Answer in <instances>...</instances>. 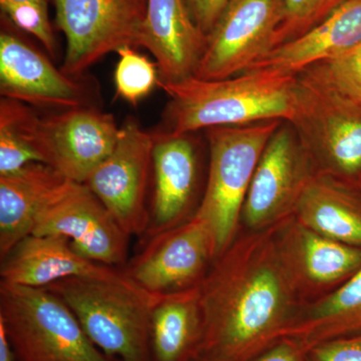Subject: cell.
Returning a JSON list of instances; mask_svg holds the SVG:
<instances>
[{"mask_svg":"<svg viewBox=\"0 0 361 361\" xmlns=\"http://www.w3.org/2000/svg\"><path fill=\"white\" fill-rule=\"evenodd\" d=\"M276 226L235 238L199 286L203 337L194 361H248L283 339L301 307Z\"/></svg>","mask_w":361,"mask_h":361,"instance_id":"cell-1","label":"cell"},{"mask_svg":"<svg viewBox=\"0 0 361 361\" xmlns=\"http://www.w3.org/2000/svg\"><path fill=\"white\" fill-rule=\"evenodd\" d=\"M296 75L245 71L222 80L196 77L160 82L169 97L158 130L173 134L265 121H288L295 104Z\"/></svg>","mask_w":361,"mask_h":361,"instance_id":"cell-2","label":"cell"},{"mask_svg":"<svg viewBox=\"0 0 361 361\" xmlns=\"http://www.w3.org/2000/svg\"><path fill=\"white\" fill-rule=\"evenodd\" d=\"M61 297L90 341L115 361H152L151 313L157 297L123 274L71 277L44 287Z\"/></svg>","mask_w":361,"mask_h":361,"instance_id":"cell-3","label":"cell"},{"mask_svg":"<svg viewBox=\"0 0 361 361\" xmlns=\"http://www.w3.org/2000/svg\"><path fill=\"white\" fill-rule=\"evenodd\" d=\"M283 122L265 121L204 130L209 149L208 173L193 217L203 223L210 235L215 260L236 238L237 225L259 159Z\"/></svg>","mask_w":361,"mask_h":361,"instance_id":"cell-4","label":"cell"},{"mask_svg":"<svg viewBox=\"0 0 361 361\" xmlns=\"http://www.w3.org/2000/svg\"><path fill=\"white\" fill-rule=\"evenodd\" d=\"M289 123L310 155L316 174L361 191V106L336 92L313 68L296 75Z\"/></svg>","mask_w":361,"mask_h":361,"instance_id":"cell-5","label":"cell"},{"mask_svg":"<svg viewBox=\"0 0 361 361\" xmlns=\"http://www.w3.org/2000/svg\"><path fill=\"white\" fill-rule=\"evenodd\" d=\"M0 324L16 361H115L90 341L65 301L47 288L0 282Z\"/></svg>","mask_w":361,"mask_h":361,"instance_id":"cell-6","label":"cell"},{"mask_svg":"<svg viewBox=\"0 0 361 361\" xmlns=\"http://www.w3.org/2000/svg\"><path fill=\"white\" fill-rule=\"evenodd\" d=\"M14 118L23 137L42 163L66 179L84 183L115 149L120 127L102 108L51 111L39 116L35 109L11 99Z\"/></svg>","mask_w":361,"mask_h":361,"instance_id":"cell-7","label":"cell"},{"mask_svg":"<svg viewBox=\"0 0 361 361\" xmlns=\"http://www.w3.org/2000/svg\"><path fill=\"white\" fill-rule=\"evenodd\" d=\"M0 94L49 111L102 108L96 78L59 70L4 14L0 16Z\"/></svg>","mask_w":361,"mask_h":361,"instance_id":"cell-8","label":"cell"},{"mask_svg":"<svg viewBox=\"0 0 361 361\" xmlns=\"http://www.w3.org/2000/svg\"><path fill=\"white\" fill-rule=\"evenodd\" d=\"M56 26L65 35L61 71L87 73L90 66L123 47H139L148 0H52Z\"/></svg>","mask_w":361,"mask_h":361,"instance_id":"cell-9","label":"cell"},{"mask_svg":"<svg viewBox=\"0 0 361 361\" xmlns=\"http://www.w3.org/2000/svg\"><path fill=\"white\" fill-rule=\"evenodd\" d=\"M152 132L129 116L110 156L84 183L130 236H144L149 223Z\"/></svg>","mask_w":361,"mask_h":361,"instance_id":"cell-10","label":"cell"},{"mask_svg":"<svg viewBox=\"0 0 361 361\" xmlns=\"http://www.w3.org/2000/svg\"><path fill=\"white\" fill-rule=\"evenodd\" d=\"M316 175L293 126L284 121L270 137L252 178L241 218L252 231L267 229L293 215Z\"/></svg>","mask_w":361,"mask_h":361,"instance_id":"cell-11","label":"cell"},{"mask_svg":"<svg viewBox=\"0 0 361 361\" xmlns=\"http://www.w3.org/2000/svg\"><path fill=\"white\" fill-rule=\"evenodd\" d=\"M284 0H231L213 30L194 77L222 80L245 73L274 47Z\"/></svg>","mask_w":361,"mask_h":361,"instance_id":"cell-12","label":"cell"},{"mask_svg":"<svg viewBox=\"0 0 361 361\" xmlns=\"http://www.w3.org/2000/svg\"><path fill=\"white\" fill-rule=\"evenodd\" d=\"M214 260L210 235L193 217L147 239L122 270L140 289L158 298L198 288Z\"/></svg>","mask_w":361,"mask_h":361,"instance_id":"cell-13","label":"cell"},{"mask_svg":"<svg viewBox=\"0 0 361 361\" xmlns=\"http://www.w3.org/2000/svg\"><path fill=\"white\" fill-rule=\"evenodd\" d=\"M151 198L145 240L184 224L200 205L202 142L199 133L151 130Z\"/></svg>","mask_w":361,"mask_h":361,"instance_id":"cell-14","label":"cell"},{"mask_svg":"<svg viewBox=\"0 0 361 361\" xmlns=\"http://www.w3.org/2000/svg\"><path fill=\"white\" fill-rule=\"evenodd\" d=\"M32 234L65 237L80 255L99 264H128L130 235L82 183L66 185L39 214Z\"/></svg>","mask_w":361,"mask_h":361,"instance_id":"cell-15","label":"cell"},{"mask_svg":"<svg viewBox=\"0 0 361 361\" xmlns=\"http://www.w3.org/2000/svg\"><path fill=\"white\" fill-rule=\"evenodd\" d=\"M278 250L300 298L326 295L361 267V248L323 236L294 215L277 223Z\"/></svg>","mask_w":361,"mask_h":361,"instance_id":"cell-16","label":"cell"},{"mask_svg":"<svg viewBox=\"0 0 361 361\" xmlns=\"http://www.w3.org/2000/svg\"><path fill=\"white\" fill-rule=\"evenodd\" d=\"M206 45L186 0H148L139 47L156 59L160 82L194 77Z\"/></svg>","mask_w":361,"mask_h":361,"instance_id":"cell-17","label":"cell"},{"mask_svg":"<svg viewBox=\"0 0 361 361\" xmlns=\"http://www.w3.org/2000/svg\"><path fill=\"white\" fill-rule=\"evenodd\" d=\"M0 276L4 283L44 288L66 278L116 279L123 272L80 255L65 237L32 234L2 259Z\"/></svg>","mask_w":361,"mask_h":361,"instance_id":"cell-18","label":"cell"},{"mask_svg":"<svg viewBox=\"0 0 361 361\" xmlns=\"http://www.w3.org/2000/svg\"><path fill=\"white\" fill-rule=\"evenodd\" d=\"M361 44V0H346L314 28L279 45L246 71H266L283 75L342 56Z\"/></svg>","mask_w":361,"mask_h":361,"instance_id":"cell-19","label":"cell"},{"mask_svg":"<svg viewBox=\"0 0 361 361\" xmlns=\"http://www.w3.org/2000/svg\"><path fill=\"white\" fill-rule=\"evenodd\" d=\"M71 180L44 163L0 176V260L32 235L42 210Z\"/></svg>","mask_w":361,"mask_h":361,"instance_id":"cell-20","label":"cell"},{"mask_svg":"<svg viewBox=\"0 0 361 361\" xmlns=\"http://www.w3.org/2000/svg\"><path fill=\"white\" fill-rule=\"evenodd\" d=\"M293 215L323 236L361 248V191L356 188L316 174Z\"/></svg>","mask_w":361,"mask_h":361,"instance_id":"cell-21","label":"cell"},{"mask_svg":"<svg viewBox=\"0 0 361 361\" xmlns=\"http://www.w3.org/2000/svg\"><path fill=\"white\" fill-rule=\"evenodd\" d=\"M361 334V267L334 291L299 310L283 338L307 350L330 339Z\"/></svg>","mask_w":361,"mask_h":361,"instance_id":"cell-22","label":"cell"},{"mask_svg":"<svg viewBox=\"0 0 361 361\" xmlns=\"http://www.w3.org/2000/svg\"><path fill=\"white\" fill-rule=\"evenodd\" d=\"M149 331L152 361H194L203 337L199 287L158 297Z\"/></svg>","mask_w":361,"mask_h":361,"instance_id":"cell-23","label":"cell"},{"mask_svg":"<svg viewBox=\"0 0 361 361\" xmlns=\"http://www.w3.org/2000/svg\"><path fill=\"white\" fill-rule=\"evenodd\" d=\"M116 54L118 61L115 71L116 96L137 104L159 87L158 66L133 47H123Z\"/></svg>","mask_w":361,"mask_h":361,"instance_id":"cell-24","label":"cell"},{"mask_svg":"<svg viewBox=\"0 0 361 361\" xmlns=\"http://www.w3.org/2000/svg\"><path fill=\"white\" fill-rule=\"evenodd\" d=\"M345 1L346 0H284L283 18L278 27L273 49L310 32Z\"/></svg>","mask_w":361,"mask_h":361,"instance_id":"cell-25","label":"cell"},{"mask_svg":"<svg viewBox=\"0 0 361 361\" xmlns=\"http://www.w3.org/2000/svg\"><path fill=\"white\" fill-rule=\"evenodd\" d=\"M42 159L23 137L6 99L0 101V176L18 172Z\"/></svg>","mask_w":361,"mask_h":361,"instance_id":"cell-26","label":"cell"},{"mask_svg":"<svg viewBox=\"0 0 361 361\" xmlns=\"http://www.w3.org/2000/svg\"><path fill=\"white\" fill-rule=\"evenodd\" d=\"M311 68L342 97L361 106V44L342 56Z\"/></svg>","mask_w":361,"mask_h":361,"instance_id":"cell-27","label":"cell"},{"mask_svg":"<svg viewBox=\"0 0 361 361\" xmlns=\"http://www.w3.org/2000/svg\"><path fill=\"white\" fill-rule=\"evenodd\" d=\"M0 9L14 26L35 37L45 51L56 58L58 44L49 20V4H0Z\"/></svg>","mask_w":361,"mask_h":361,"instance_id":"cell-28","label":"cell"},{"mask_svg":"<svg viewBox=\"0 0 361 361\" xmlns=\"http://www.w3.org/2000/svg\"><path fill=\"white\" fill-rule=\"evenodd\" d=\"M305 361H361V334L316 344L305 351Z\"/></svg>","mask_w":361,"mask_h":361,"instance_id":"cell-29","label":"cell"},{"mask_svg":"<svg viewBox=\"0 0 361 361\" xmlns=\"http://www.w3.org/2000/svg\"><path fill=\"white\" fill-rule=\"evenodd\" d=\"M190 13L202 32L208 35L231 0H186Z\"/></svg>","mask_w":361,"mask_h":361,"instance_id":"cell-30","label":"cell"},{"mask_svg":"<svg viewBox=\"0 0 361 361\" xmlns=\"http://www.w3.org/2000/svg\"><path fill=\"white\" fill-rule=\"evenodd\" d=\"M248 361H305V351L293 341L283 338Z\"/></svg>","mask_w":361,"mask_h":361,"instance_id":"cell-31","label":"cell"},{"mask_svg":"<svg viewBox=\"0 0 361 361\" xmlns=\"http://www.w3.org/2000/svg\"><path fill=\"white\" fill-rule=\"evenodd\" d=\"M0 361H16L13 349L2 324H0Z\"/></svg>","mask_w":361,"mask_h":361,"instance_id":"cell-32","label":"cell"},{"mask_svg":"<svg viewBox=\"0 0 361 361\" xmlns=\"http://www.w3.org/2000/svg\"><path fill=\"white\" fill-rule=\"evenodd\" d=\"M49 0H0V4H49Z\"/></svg>","mask_w":361,"mask_h":361,"instance_id":"cell-33","label":"cell"}]
</instances>
